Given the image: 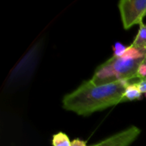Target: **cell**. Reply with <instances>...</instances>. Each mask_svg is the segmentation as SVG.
I'll return each mask as SVG.
<instances>
[{
  "label": "cell",
  "mask_w": 146,
  "mask_h": 146,
  "mask_svg": "<svg viewBox=\"0 0 146 146\" xmlns=\"http://www.w3.org/2000/svg\"><path fill=\"white\" fill-rule=\"evenodd\" d=\"M128 81H120L96 86L89 81L83 83L77 89L63 99V107L79 115H88L121 103L123 98Z\"/></svg>",
  "instance_id": "1"
},
{
  "label": "cell",
  "mask_w": 146,
  "mask_h": 146,
  "mask_svg": "<svg viewBox=\"0 0 146 146\" xmlns=\"http://www.w3.org/2000/svg\"><path fill=\"white\" fill-rule=\"evenodd\" d=\"M145 59L146 48L130 45L123 55L119 57L113 56L97 67L90 81L96 86L120 81H129L137 78L139 66Z\"/></svg>",
  "instance_id": "2"
},
{
  "label": "cell",
  "mask_w": 146,
  "mask_h": 146,
  "mask_svg": "<svg viewBox=\"0 0 146 146\" xmlns=\"http://www.w3.org/2000/svg\"><path fill=\"white\" fill-rule=\"evenodd\" d=\"M118 9L123 28L128 30L143 22L146 16V0H121Z\"/></svg>",
  "instance_id": "3"
},
{
  "label": "cell",
  "mask_w": 146,
  "mask_h": 146,
  "mask_svg": "<svg viewBox=\"0 0 146 146\" xmlns=\"http://www.w3.org/2000/svg\"><path fill=\"white\" fill-rule=\"evenodd\" d=\"M141 132L140 128L133 125L91 146H130L137 139Z\"/></svg>",
  "instance_id": "4"
},
{
  "label": "cell",
  "mask_w": 146,
  "mask_h": 146,
  "mask_svg": "<svg viewBox=\"0 0 146 146\" xmlns=\"http://www.w3.org/2000/svg\"><path fill=\"white\" fill-rule=\"evenodd\" d=\"M141 92L139 89L138 84H129L125 88V93L123 95L124 101H134L135 99H140L141 97Z\"/></svg>",
  "instance_id": "5"
},
{
  "label": "cell",
  "mask_w": 146,
  "mask_h": 146,
  "mask_svg": "<svg viewBox=\"0 0 146 146\" xmlns=\"http://www.w3.org/2000/svg\"><path fill=\"white\" fill-rule=\"evenodd\" d=\"M131 45L137 48H146V25L143 22L140 24L139 31Z\"/></svg>",
  "instance_id": "6"
},
{
  "label": "cell",
  "mask_w": 146,
  "mask_h": 146,
  "mask_svg": "<svg viewBox=\"0 0 146 146\" xmlns=\"http://www.w3.org/2000/svg\"><path fill=\"white\" fill-rule=\"evenodd\" d=\"M71 143L68 136L64 133L59 132L53 135V146H71Z\"/></svg>",
  "instance_id": "7"
},
{
  "label": "cell",
  "mask_w": 146,
  "mask_h": 146,
  "mask_svg": "<svg viewBox=\"0 0 146 146\" xmlns=\"http://www.w3.org/2000/svg\"><path fill=\"white\" fill-rule=\"evenodd\" d=\"M127 47L125 45L120 42H116L113 46V56L119 57L125 54L127 49Z\"/></svg>",
  "instance_id": "8"
},
{
  "label": "cell",
  "mask_w": 146,
  "mask_h": 146,
  "mask_svg": "<svg viewBox=\"0 0 146 146\" xmlns=\"http://www.w3.org/2000/svg\"><path fill=\"white\" fill-rule=\"evenodd\" d=\"M137 78L140 79L146 78V64L145 62L143 63L139 66L138 73H137Z\"/></svg>",
  "instance_id": "9"
},
{
  "label": "cell",
  "mask_w": 146,
  "mask_h": 146,
  "mask_svg": "<svg viewBox=\"0 0 146 146\" xmlns=\"http://www.w3.org/2000/svg\"><path fill=\"white\" fill-rule=\"evenodd\" d=\"M137 84H138L141 94H146V78L141 79L139 82H138Z\"/></svg>",
  "instance_id": "10"
},
{
  "label": "cell",
  "mask_w": 146,
  "mask_h": 146,
  "mask_svg": "<svg viewBox=\"0 0 146 146\" xmlns=\"http://www.w3.org/2000/svg\"><path fill=\"white\" fill-rule=\"evenodd\" d=\"M71 146H87L86 145V142L82 141V140L80 139H75L73 141H71Z\"/></svg>",
  "instance_id": "11"
},
{
  "label": "cell",
  "mask_w": 146,
  "mask_h": 146,
  "mask_svg": "<svg viewBox=\"0 0 146 146\" xmlns=\"http://www.w3.org/2000/svg\"><path fill=\"white\" fill-rule=\"evenodd\" d=\"M145 97H146V94H145Z\"/></svg>",
  "instance_id": "12"
},
{
  "label": "cell",
  "mask_w": 146,
  "mask_h": 146,
  "mask_svg": "<svg viewBox=\"0 0 146 146\" xmlns=\"http://www.w3.org/2000/svg\"><path fill=\"white\" fill-rule=\"evenodd\" d=\"M145 63H146V59H145Z\"/></svg>",
  "instance_id": "13"
}]
</instances>
